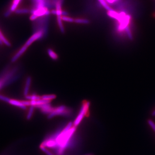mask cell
<instances>
[{"label":"cell","instance_id":"obj_1","mask_svg":"<svg viewBox=\"0 0 155 155\" xmlns=\"http://www.w3.org/2000/svg\"><path fill=\"white\" fill-rule=\"evenodd\" d=\"M89 106H90L89 102L86 101L83 102L79 112L74 122V125L75 126L79 125L84 118V117L87 116L89 110Z\"/></svg>","mask_w":155,"mask_h":155},{"label":"cell","instance_id":"obj_2","mask_svg":"<svg viewBox=\"0 0 155 155\" xmlns=\"http://www.w3.org/2000/svg\"><path fill=\"white\" fill-rule=\"evenodd\" d=\"M71 113V111L65 106H60L54 108L52 112L48 115L49 118H52L57 116H68Z\"/></svg>","mask_w":155,"mask_h":155},{"label":"cell","instance_id":"obj_3","mask_svg":"<svg viewBox=\"0 0 155 155\" xmlns=\"http://www.w3.org/2000/svg\"><path fill=\"white\" fill-rule=\"evenodd\" d=\"M17 70L13 69L9 70H7L4 73V78H2L3 80L4 79V83L7 85L8 83H10L11 81H14L17 79V76H15L16 72Z\"/></svg>","mask_w":155,"mask_h":155},{"label":"cell","instance_id":"obj_4","mask_svg":"<svg viewBox=\"0 0 155 155\" xmlns=\"http://www.w3.org/2000/svg\"><path fill=\"white\" fill-rule=\"evenodd\" d=\"M44 35V31H42V30L37 31V32L35 33L33 35H32L31 37L25 43V45L26 46L28 47L34 42L41 39L43 37Z\"/></svg>","mask_w":155,"mask_h":155},{"label":"cell","instance_id":"obj_5","mask_svg":"<svg viewBox=\"0 0 155 155\" xmlns=\"http://www.w3.org/2000/svg\"><path fill=\"white\" fill-rule=\"evenodd\" d=\"M32 14L39 17V16L45 15H48L50 14V12L44 7L37 8V9L32 11Z\"/></svg>","mask_w":155,"mask_h":155},{"label":"cell","instance_id":"obj_6","mask_svg":"<svg viewBox=\"0 0 155 155\" xmlns=\"http://www.w3.org/2000/svg\"><path fill=\"white\" fill-rule=\"evenodd\" d=\"M36 107L39 108L41 111L44 114H48V115L52 112L54 109V108L52 107L50 103L43 104Z\"/></svg>","mask_w":155,"mask_h":155},{"label":"cell","instance_id":"obj_7","mask_svg":"<svg viewBox=\"0 0 155 155\" xmlns=\"http://www.w3.org/2000/svg\"><path fill=\"white\" fill-rule=\"evenodd\" d=\"M28 48V47L25 45L23 46L12 57L11 59V62L13 63L16 62L20 58L21 56L26 52Z\"/></svg>","mask_w":155,"mask_h":155},{"label":"cell","instance_id":"obj_8","mask_svg":"<svg viewBox=\"0 0 155 155\" xmlns=\"http://www.w3.org/2000/svg\"><path fill=\"white\" fill-rule=\"evenodd\" d=\"M31 83H32V78L30 76L27 77L26 79L25 87H24V91H23V94L25 97L28 95Z\"/></svg>","mask_w":155,"mask_h":155},{"label":"cell","instance_id":"obj_9","mask_svg":"<svg viewBox=\"0 0 155 155\" xmlns=\"http://www.w3.org/2000/svg\"><path fill=\"white\" fill-rule=\"evenodd\" d=\"M9 104L12 105L14 106H17L21 109L23 110H26V109L27 106H25L24 105L22 104L21 101L16 100V99H10V101L9 102Z\"/></svg>","mask_w":155,"mask_h":155},{"label":"cell","instance_id":"obj_10","mask_svg":"<svg viewBox=\"0 0 155 155\" xmlns=\"http://www.w3.org/2000/svg\"><path fill=\"white\" fill-rule=\"evenodd\" d=\"M51 13L53 14L56 15L57 16H66L68 15V13L66 11H62L61 9H56L51 11Z\"/></svg>","mask_w":155,"mask_h":155},{"label":"cell","instance_id":"obj_11","mask_svg":"<svg viewBox=\"0 0 155 155\" xmlns=\"http://www.w3.org/2000/svg\"><path fill=\"white\" fill-rule=\"evenodd\" d=\"M21 0H13V2L10 7V9L11 12H14L17 9V7L19 6Z\"/></svg>","mask_w":155,"mask_h":155},{"label":"cell","instance_id":"obj_12","mask_svg":"<svg viewBox=\"0 0 155 155\" xmlns=\"http://www.w3.org/2000/svg\"><path fill=\"white\" fill-rule=\"evenodd\" d=\"M47 53L49 55V57L54 60H56L58 59V56L52 49H48L47 51Z\"/></svg>","mask_w":155,"mask_h":155},{"label":"cell","instance_id":"obj_13","mask_svg":"<svg viewBox=\"0 0 155 155\" xmlns=\"http://www.w3.org/2000/svg\"><path fill=\"white\" fill-rule=\"evenodd\" d=\"M107 14L111 18L116 19L117 20L118 17H119V13L114 11L113 9L110 10V11H108V12H107Z\"/></svg>","mask_w":155,"mask_h":155},{"label":"cell","instance_id":"obj_14","mask_svg":"<svg viewBox=\"0 0 155 155\" xmlns=\"http://www.w3.org/2000/svg\"><path fill=\"white\" fill-rule=\"evenodd\" d=\"M27 99L30 101L32 100H37L41 99V96L36 95V94H32V95H28L25 97Z\"/></svg>","mask_w":155,"mask_h":155},{"label":"cell","instance_id":"obj_15","mask_svg":"<svg viewBox=\"0 0 155 155\" xmlns=\"http://www.w3.org/2000/svg\"><path fill=\"white\" fill-rule=\"evenodd\" d=\"M56 96L54 94H47V95H44L41 96V99L44 100L51 102L52 100L56 98Z\"/></svg>","mask_w":155,"mask_h":155},{"label":"cell","instance_id":"obj_16","mask_svg":"<svg viewBox=\"0 0 155 155\" xmlns=\"http://www.w3.org/2000/svg\"><path fill=\"white\" fill-rule=\"evenodd\" d=\"M57 21H58V24L59 27L60 29L61 32L64 33L65 32V29L64 28V26L62 23V16H58L57 17Z\"/></svg>","mask_w":155,"mask_h":155},{"label":"cell","instance_id":"obj_17","mask_svg":"<svg viewBox=\"0 0 155 155\" xmlns=\"http://www.w3.org/2000/svg\"><path fill=\"white\" fill-rule=\"evenodd\" d=\"M14 12L17 14H28L30 12V10L27 8L17 9Z\"/></svg>","mask_w":155,"mask_h":155},{"label":"cell","instance_id":"obj_18","mask_svg":"<svg viewBox=\"0 0 155 155\" xmlns=\"http://www.w3.org/2000/svg\"><path fill=\"white\" fill-rule=\"evenodd\" d=\"M0 38L1 39L4 45H6V46L8 47L11 46V43L7 39H6L5 36L3 35L2 33L1 32V31H0Z\"/></svg>","mask_w":155,"mask_h":155},{"label":"cell","instance_id":"obj_19","mask_svg":"<svg viewBox=\"0 0 155 155\" xmlns=\"http://www.w3.org/2000/svg\"><path fill=\"white\" fill-rule=\"evenodd\" d=\"M35 108V107L32 106H30L29 110H28V112L27 115L26 116V118L27 120H30L32 118L33 114L34 112Z\"/></svg>","mask_w":155,"mask_h":155},{"label":"cell","instance_id":"obj_20","mask_svg":"<svg viewBox=\"0 0 155 155\" xmlns=\"http://www.w3.org/2000/svg\"><path fill=\"white\" fill-rule=\"evenodd\" d=\"M98 1L99 2V3L101 4V5H102L106 9L108 10V11H110V10H112V9L108 5L106 1L105 0H98Z\"/></svg>","mask_w":155,"mask_h":155},{"label":"cell","instance_id":"obj_21","mask_svg":"<svg viewBox=\"0 0 155 155\" xmlns=\"http://www.w3.org/2000/svg\"><path fill=\"white\" fill-rule=\"evenodd\" d=\"M74 22L79 24H87L89 23V20L85 19H76L74 20Z\"/></svg>","mask_w":155,"mask_h":155},{"label":"cell","instance_id":"obj_22","mask_svg":"<svg viewBox=\"0 0 155 155\" xmlns=\"http://www.w3.org/2000/svg\"><path fill=\"white\" fill-rule=\"evenodd\" d=\"M62 20L64 21L67 22H74V19L67 16H62Z\"/></svg>","mask_w":155,"mask_h":155},{"label":"cell","instance_id":"obj_23","mask_svg":"<svg viewBox=\"0 0 155 155\" xmlns=\"http://www.w3.org/2000/svg\"><path fill=\"white\" fill-rule=\"evenodd\" d=\"M10 99H11L6 97V96H4V95L0 94V100H1V101L9 103V102L10 101Z\"/></svg>","mask_w":155,"mask_h":155},{"label":"cell","instance_id":"obj_24","mask_svg":"<svg viewBox=\"0 0 155 155\" xmlns=\"http://www.w3.org/2000/svg\"><path fill=\"white\" fill-rule=\"evenodd\" d=\"M148 123L155 132V124L154 123L152 120H149L148 121Z\"/></svg>","mask_w":155,"mask_h":155},{"label":"cell","instance_id":"obj_25","mask_svg":"<svg viewBox=\"0 0 155 155\" xmlns=\"http://www.w3.org/2000/svg\"><path fill=\"white\" fill-rule=\"evenodd\" d=\"M12 13V12H11V10L9 9H8V10H7V11L4 13L3 15H4V17H9V16H10V15H11V13Z\"/></svg>","mask_w":155,"mask_h":155},{"label":"cell","instance_id":"obj_26","mask_svg":"<svg viewBox=\"0 0 155 155\" xmlns=\"http://www.w3.org/2000/svg\"><path fill=\"white\" fill-rule=\"evenodd\" d=\"M23 105L26 106H30V101H28V100H22L21 101Z\"/></svg>","mask_w":155,"mask_h":155},{"label":"cell","instance_id":"obj_27","mask_svg":"<svg viewBox=\"0 0 155 155\" xmlns=\"http://www.w3.org/2000/svg\"><path fill=\"white\" fill-rule=\"evenodd\" d=\"M107 1V2L110 3H114L118 1V0H106Z\"/></svg>","mask_w":155,"mask_h":155}]
</instances>
